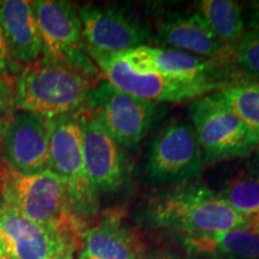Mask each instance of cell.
Segmentation results:
<instances>
[{
  "label": "cell",
  "instance_id": "cell-1",
  "mask_svg": "<svg viewBox=\"0 0 259 259\" xmlns=\"http://www.w3.org/2000/svg\"><path fill=\"white\" fill-rule=\"evenodd\" d=\"M102 76L76 65L42 56L22 67L12 82V108L45 120L77 115L88 108L92 90Z\"/></svg>",
  "mask_w": 259,
  "mask_h": 259
},
{
  "label": "cell",
  "instance_id": "cell-2",
  "mask_svg": "<svg viewBox=\"0 0 259 259\" xmlns=\"http://www.w3.org/2000/svg\"><path fill=\"white\" fill-rule=\"evenodd\" d=\"M144 218L155 228L196 235L231 229H252L254 221L235 212L204 184H180L156 192L144 206Z\"/></svg>",
  "mask_w": 259,
  "mask_h": 259
},
{
  "label": "cell",
  "instance_id": "cell-3",
  "mask_svg": "<svg viewBox=\"0 0 259 259\" xmlns=\"http://www.w3.org/2000/svg\"><path fill=\"white\" fill-rule=\"evenodd\" d=\"M0 204L38 225L84 235L87 221L77 212L66 184L51 169L22 174L6 169Z\"/></svg>",
  "mask_w": 259,
  "mask_h": 259
},
{
  "label": "cell",
  "instance_id": "cell-4",
  "mask_svg": "<svg viewBox=\"0 0 259 259\" xmlns=\"http://www.w3.org/2000/svg\"><path fill=\"white\" fill-rule=\"evenodd\" d=\"M189 115L204 166L247 157L258 147L257 134L232 112L218 92L192 100Z\"/></svg>",
  "mask_w": 259,
  "mask_h": 259
},
{
  "label": "cell",
  "instance_id": "cell-5",
  "mask_svg": "<svg viewBox=\"0 0 259 259\" xmlns=\"http://www.w3.org/2000/svg\"><path fill=\"white\" fill-rule=\"evenodd\" d=\"M87 52L100 70L102 78L114 88L156 103L198 99L232 84L212 79L171 78L156 72L136 71L132 70L119 54L100 53L89 50Z\"/></svg>",
  "mask_w": 259,
  "mask_h": 259
},
{
  "label": "cell",
  "instance_id": "cell-6",
  "mask_svg": "<svg viewBox=\"0 0 259 259\" xmlns=\"http://www.w3.org/2000/svg\"><path fill=\"white\" fill-rule=\"evenodd\" d=\"M204 168L203 155L192 126L171 121L151 139L145 155L147 183L174 186L191 183Z\"/></svg>",
  "mask_w": 259,
  "mask_h": 259
},
{
  "label": "cell",
  "instance_id": "cell-7",
  "mask_svg": "<svg viewBox=\"0 0 259 259\" xmlns=\"http://www.w3.org/2000/svg\"><path fill=\"white\" fill-rule=\"evenodd\" d=\"M47 126L50 169L66 184L74 208L87 221L99 211V196L94 192L84 164L80 114L51 119Z\"/></svg>",
  "mask_w": 259,
  "mask_h": 259
},
{
  "label": "cell",
  "instance_id": "cell-8",
  "mask_svg": "<svg viewBox=\"0 0 259 259\" xmlns=\"http://www.w3.org/2000/svg\"><path fill=\"white\" fill-rule=\"evenodd\" d=\"M158 103L114 88L102 79L92 90L88 109L125 150L136 151L153 128Z\"/></svg>",
  "mask_w": 259,
  "mask_h": 259
},
{
  "label": "cell",
  "instance_id": "cell-9",
  "mask_svg": "<svg viewBox=\"0 0 259 259\" xmlns=\"http://www.w3.org/2000/svg\"><path fill=\"white\" fill-rule=\"evenodd\" d=\"M83 236L38 225L0 204V245L15 259H77Z\"/></svg>",
  "mask_w": 259,
  "mask_h": 259
},
{
  "label": "cell",
  "instance_id": "cell-10",
  "mask_svg": "<svg viewBox=\"0 0 259 259\" xmlns=\"http://www.w3.org/2000/svg\"><path fill=\"white\" fill-rule=\"evenodd\" d=\"M31 8L44 44L42 56L100 74L84 46L78 10L63 0H36L31 2Z\"/></svg>",
  "mask_w": 259,
  "mask_h": 259
},
{
  "label": "cell",
  "instance_id": "cell-11",
  "mask_svg": "<svg viewBox=\"0 0 259 259\" xmlns=\"http://www.w3.org/2000/svg\"><path fill=\"white\" fill-rule=\"evenodd\" d=\"M84 46L100 53L118 54L147 46L150 28L127 10L118 6H83L78 9Z\"/></svg>",
  "mask_w": 259,
  "mask_h": 259
},
{
  "label": "cell",
  "instance_id": "cell-12",
  "mask_svg": "<svg viewBox=\"0 0 259 259\" xmlns=\"http://www.w3.org/2000/svg\"><path fill=\"white\" fill-rule=\"evenodd\" d=\"M85 170L97 196L118 190L127 177L126 150L107 132L88 108L80 113Z\"/></svg>",
  "mask_w": 259,
  "mask_h": 259
},
{
  "label": "cell",
  "instance_id": "cell-13",
  "mask_svg": "<svg viewBox=\"0 0 259 259\" xmlns=\"http://www.w3.org/2000/svg\"><path fill=\"white\" fill-rule=\"evenodd\" d=\"M0 150L6 169L22 174L50 169L47 120L29 112H12L6 121Z\"/></svg>",
  "mask_w": 259,
  "mask_h": 259
},
{
  "label": "cell",
  "instance_id": "cell-14",
  "mask_svg": "<svg viewBox=\"0 0 259 259\" xmlns=\"http://www.w3.org/2000/svg\"><path fill=\"white\" fill-rule=\"evenodd\" d=\"M118 54L136 71L156 72L179 79L220 80L219 69L221 63L186 52L147 45Z\"/></svg>",
  "mask_w": 259,
  "mask_h": 259
},
{
  "label": "cell",
  "instance_id": "cell-15",
  "mask_svg": "<svg viewBox=\"0 0 259 259\" xmlns=\"http://www.w3.org/2000/svg\"><path fill=\"white\" fill-rule=\"evenodd\" d=\"M77 259H143V245L119 210H106L85 231Z\"/></svg>",
  "mask_w": 259,
  "mask_h": 259
},
{
  "label": "cell",
  "instance_id": "cell-16",
  "mask_svg": "<svg viewBox=\"0 0 259 259\" xmlns=\"http://www.w3.org/2000/svg\"><path fill=\"white\" fill-rule=\"evenodd\" d=\"M155 41L163 48H171L219 63H229L225 48L212 34L198 12L178 15L157 25Z\"/></svg>",
  "mask_w": 259,
  "mask_h": 259
},
{
  "label": "cell",
  "instance_id": "cell-17",
  "mask_svg": "<svg viewBox=\"0 0 259 259\" xmlns=\"http://www.w3.org/2000/svg\"><path fill=\"white\" fill-rule=\"evenodd\" d=\"M0 27L10 57L16 65L28 66L42 57L44 44L31 2H0Z\"/></svg>",
  "mask_w": 259,
  "mask_h": 259
},
{
  "label": "cell",
  "instance_id": "cell-18",
  "mask_svg": "<svg viewBox=\"0 0 259 259\" xmlns=\"http://www.w3.org/2000/svg\"><path fill=\"white\" fill-rule=\"evenodd\" d=\"M181 245L190 254L210 259H259V233L252 229L181 235Z\"/></svg>",
  "mask_w": 259,
  "mask_h": 259
},
{
  "label": "cell",
  "instance_id": "cell-19",
  "mask_svg": "<svg viewBox=\"0 0 259 259\" xmlns=\"http://www.w3.org/2000/svg\"><path fill=\"white\" fill-rule=\"evenodd\" d=\"M197 8L231 61L232 53L246 31L239 3L233 0H202Z\"/></svg>",
  "mask_w": 259,
  "mask_h": 259
},
{
  "label": "cell",
  "instance_id": "cell-20",
  "mask_svg": "<svg viewBox=\"0 0 259 259\" xmlns=\"http://www.w3.org/2000/svg\"><path fill=\"white\" fill-rule=\"evenodd\" d=\"M216 193L235 212L246 218L259 215V167L240 170Z\"/></svg>",
  "mask_w": 259,
  "mask_h": 259
},
{
  "label": "cell",
  "instance_id": "cell-21",
  "mask_svg": "<svg viewBox=\"0 0 259 259\" xmlns=\"http://www.w3.org/2000/svg\"><path fill=\"white\" fill-rule=\"evenodd\" d=\"M218 95L259 137V82L236 80L219 90Z\"/></svg>",
  "mask_w": 259,
  "mask_h": 259
},
{
  "label": "cell",
  "instance_id": "cell-22",
  "mask_svg": "<svg viewBox=\"0 0 259 259\" xmlns=\"http://www.w3.org/2000/svg\"><path fill=\"white\" fill-rule=\"evenodd\" d=\"M231 61L242 73L259 79V30H246L232 53Z\"/></svg>",
  "mask_w": 259,
  "mask_h": 259
},
{
  "label": "cell",
  "instance_id": "cell-23",
  "mask_svg": "<svg viewBox=\"0 0 259 259\" xmlns=\"http://www.w3.org/2000/svg\"><path fill=\"white\" fill-rule=\"evenodd\" d=\"M21 70V67L16 65L12 61L11 57H10L2 27H0V79L12 84L15 77L17 76Z\"/></svg>",
  "mask_w": 259,
  "mask_h": 259
},
{
  "label": "cell",
  "instance_id": "cell-24",
  "mask_svg": "<svg viewBox=\"0 0 259 259\" xmlns=\"http://www.w3.org/2000/svg\"><path fill=\"white\" fill-rule=\"evenodd\" d=\"M12 107V84L0 79V124L8 120L12 112L9 109Z\"/></svg>",
  "mask_w": 259,
  "mask_h": 259
},
{
  "label": "cell",
  "instance_id": "cell-25",
  "mask_svg": "<svg viewBox=\"0 0 259 259\" xmlns=\"http://www.w3.org/2000/svg\"><path fill=\"white\" fill-rule=\"evenodd\" d=\"M246 30H259V0L248 4L247 28Z\"/></svg>",
  "mask_w": 259,
  "mask_h": 259
},
{
  "label": "cell",
  "instance_id": "cell-26",
  "mask_svg": "<svg viewBox=\"0 0 259 259\" xmlns=\"http://www.w3.org/2000/svg\"><path fill=\"white\" fill-rule=\"evenodd\" d=\"M145 259H183V258L177 257V255H173L169 253H164L163 252V253H153Z\"/></svg>",
  "mask_w": 259,
  "mask_h": 259
},
{
  "label": "cell",
  "instance_id": "cell-27",
  "mask_svg": "<svg viewBox=\"0 0 259 259\" xmlns=\"http://www.w3.org/2000/svg\"><path fill=\"white\" fill-rule=\"evenodd\" d=\"M0 259H15V258L12 257V255L10 254L2 245H0Z\"/></svg>",
  "mask_w": 259,
  "mask_h": 259
},
{
  "label": "cell",
  "instance_id": "cell-28",
  "mask_svg": "<svg viewBox=\"0 0 259 259\" xmlns=\"http://www.w3.org/2000/svg\"><path fill=\"white\" fill-rule=\"evenodd\" d=\"M4 170H5V168H2V164H0V190H2V183H3V177H4Z\"/></svg>",
  "mask_w": 259,
  "mask_h": 259
},
{
  "label": "cell",
  "instance_id": "cell-29",
  "mask_svg": "<svg viewBox=\"0 0 259 259\" xmlns=\"http://www.w3.org/2000/svg\"><path fill=\"white\" fill-rule=\"evenodd\" d=\"M254 225H255V228H257V232L259 233V215H258V219H257V221L254 222Z\"/></svg>",
  "mask_w": 259,
  "mask_h": 259
},
{
  "label": "cell",
  "instance_id": "cell-30",
  "mask_svg": "<svg viewBox=\"0 0 259 259\" xmlns=\"http://www.w3.org/2000/svg\"><path fill=\"white\" fill-rule=\"evenodd\" d=\"M257 149H258V151H259V144H258V147H257Z\"/></svg>",
  "mask_w": 259,
  "mask_h": 259
}]
</instances>
